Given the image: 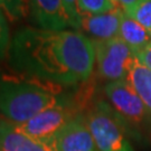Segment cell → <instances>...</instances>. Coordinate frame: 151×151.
Instances as JSON below:
<instances>
[{
	"instance_id": "9a60e30c",
	"label": "cell",
	"mask_w": 151,
	"mask_h": 151,
	"mask_svg": "<svg viewBox=\"0 0 151 151\" xmlns=\"http://www.w3.org/2000/svg\"><path fill=\"white\" fill-rule=\"evenodd\" d=\"M25 0H0V9L11 22L19 20L26 12Z\"/></svg>"
},
{
	"instance_id": "3957f363",
	"label": "cell",
	"mask_w": 151,
	"mask_h": 151,
	"mask_svg": "<svg viewBox=\"0 0 151 151\" xmlns=\"http://www.w3.org/2000/svg\"><path fill=\"white\" fill-rule=\"evenodd\" d=\"M85 121L99 151H134L124 129V121L106 102L96 103Z\"/></svg>"
},
{
	"instance_id": "6da1fadb",
	"label": "cell",
	"mask_w": 151,
	"mask_h": 151,
	"mask_svg": "<svg viewBox=\"0 0 151 151\" xmlns=\"http://www.w3.org/2000/svg\"><path fill=\"white\" fill-rule=\"evenodd\" d=\"M8 60L16 73L70 86L91 76L95 50L91 39L78 30L24 27L11 39Z\"/></svg>"
},
{
	"instance_id": "8fae6325",
	"label": "cell",
	"mask_w": 151,
	"mask_h": 151,
	"mask_svg": "<svg viewBox=\"0 0 151 151\" xmlns=\"http://www.w3.org/2000/svg\"><path fill=\"white\" fill-rule=\"evenodd\" d=\"M118 36L129 46L134 54L151 44V32L146 29L132 17H130L125 11H123L121 18Z\"/></svg>"
},
{
	"instance_id": "ba28073f",
	"label": "cell",
	"mask_w": 151,
	"mask_h": 151,
	"mask_svg": "<svg viewBox=\"0 0 151 151\" xmlns=\"http://www.w3.org/2000/svg\"><path fill=\"white\" fill-rule=\"evenodd\" d=\"M27 8L39 29L65 30L70 27L63 0H27Z\"/></svg>"
},
{
	"instance_id": "5b68a950",
	"label": "cell",
	"mask_w": 151,
	"mask_h": 151,
	"mask_svg": "<svg viewBox=\"0 0 151 151\" xmlns=\"http://www.w3.org/2000/svg\"><path fill=\"white\" fill-rule=\"evenodd\" d=\"M104 91L112 108L124 122L140 127L150 121V111L127 80L110 82Z\"/></svg>"
},
{
	"instance_id": "277c9868",
	"label": "cell",
	"mask_w": 151,
	"mask_h": 151,
	"mask_svg": "<svg viewBox=\"0 0 151 151\" xmlns=\"http://www.w3.org/2000/svg\"><path fill=\"white\" fill-rule=\"evenodd\" d=\"M92 43L101 77L110 82L127 80L130 68L137 60L129 46L119 36L108 40H92Z\"/></svg>"
},
{
	"instance_id": "e0dca14e",
	"label": "cell",
	"mask_w": 151,
	"mask_h": 151,
	"mask_svg": "<svg viewBox=\"0 0 151 151\" xmlns=\"http://www.w3.org/2000/svg\"><path fill=\"white\" fill-rule=\"evenodd\" d=\"M65 12L68 18L70 27L74 28V30H78L81 12L78 9V0H63Z\"/></svg>"
},
{
	"instance_id": "7a4b0ae2",
	"label": "cell",
	"mask_w": 151,
	"mask_h": 151,
	"mask_svg": "<svg viewBox=\"0 0 151 151\" xmlns=\"http://www.w3.org/2000/svg\"><path fill=\"white\" fill-rule=\"evenodd\" d=\"M58 85L19 73H0V116L22 124L65 102Z\"/></svg>"
},
{
	"instance_id": "52a82bcc",
	"label": "cell",
	"mask_w": 151,
	"mask_h": 151,
	"mask_svg": "<svg viewBox=\"0 0 151 151\" xmlns=\"http://www.w3.org/2000/svg\"><path fill=\"white\" fill-rule=\"evenodd\" d=\"M121 7L97 15H81L78 32H84L92 40H108L118 37L121 18L123 15Z\"/></svg>"
},
{
	"instance_id": "4fadbf2b",
	"label": "cell",
	"mask_w": 151,
	"mask_h": 151,
	"mask_svg": "<svg viewBox=\"0 0 151 151\" xmlns=\"http://www.w3.org/2000/svg\"><path fill=\"white\" fill-rule=\"evenodd\" d=\"M118 4L115 0H78L81 15H97L113 10Z\"/></svg>"
},
{
	"instance_id": "ac0fdd59",
	"label": "cell",
	"mask_w": 151,
	"mask_h": 151,
	"mask_svg": "<svg viewBox=\"0 0 151 151\" xmlns=\"http://www.w3.org/2000/svg\"><path fill=\"white\" fill-rule=\"evenodd\" d=\"M134 55L141 63H143L151 70V44H149L147 47H145L142 50L138 52Z\"/></svg>"
},
{
	"instance_id": "5bb4252c",
	"label": "cell",
	"mask_w": 151,
	"mask_h": 151,
	"mask_svg": "<svg viewBox=\"0 0 151 151\" xmlns=\"http://www.w3.org/2000/svg\"><path fill=\"white\" fill-rule=\"evenodd\" d=\"M125 12L151 32V0H140L134 7Z\"/></svg>"
},
{
	"instance_id": "2e32d148",
	"label": "cell",
	"mask_w": 151,
	"mask_h": 151,
	"mask_svg": "<svg viewBox=\"0 0 151 151\" xmlns=\"http://www.w3.org/2000/svg\"><path fill=\"white\" fill-rule=\"evenodd\" d=\"M10 44V30L7 22V17L4 14V11L0 9V62L9 53Z\"/></svg>"
},
{
	"instance_id": "9c48e42d",
	"label": "cell",
	"mask_w": 151,
	"mask_h": 151,
	"mask_svg": "<svg viewBox=\"0 0 151 151\" xmlns=\"http://www.w3.org/2000/svg\"><path fill=\"white\" fill-rule=\"evenodd\" d=\"M57 151H99L86 121L76 116L55 137Z\"/></svg>"
},
{
	"instance_id": "7c38bea8",
	"label": "cell",
	"mask_w": 151,
	"mask_h": 151,
	"mask_svg": "<svg viewBox=\"0 0 151 151\" xmlns=\"http://www.w3.org/2000/svg\"><path fill=\"white\" fill-rule=\"evenodd\" d=\"M127 81L133 86L151 113V70L137 58L130 68Z\"/></svg>"
},
{
	"instance_id": "d6986e66",
	"label": "cell",
	"mask_w": 151,
	"mask_h": 151,
	"mask_svg": "<svg viewBox=\"0 0 151 151\" xmlns=\"http://www.w3.org/2000/svg\"><path fill=\"white\" fill-rule=\"evenodd\" d=\"M140 0H115V2L118 4V6H121L123 8L124 11L130 10L132 7H134Z\"/></svg>"
},
{
	"instance_id": "8992f818",
	"label": "cell",
	"mask_w": 151,
	"mask_h": 151,
	"mask_svg": "<svg viewBox=\"0 0 151 151\" xmlns=\"http://www.w3.org/2000/svg\"><path fill=\"white\" fill-rule=\"evenodd\" d=\"M77 116L68 103L63 102L47 109L17 127L34 139L49 142L55 139L60 131Z\"/></svg>"
},
{
	"instance_id": "30bf717a",
	"label": "cell",
	"mask_w": 151,
	"mask_h": 151,
	"mask_svg": "<svg viewBox=\"0 0 151 151\" xmlns=\"http://www.w3.org/2000/svg\"><path fill=\"white\" fill-rule=\"evenodd\" d=\"M0 151H57L54 140L34 139L16 124L0 118Z\"/></svg>"
}]
</instances>
